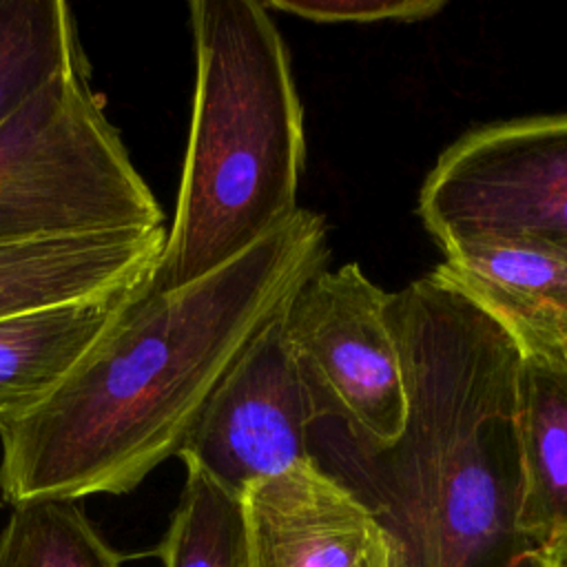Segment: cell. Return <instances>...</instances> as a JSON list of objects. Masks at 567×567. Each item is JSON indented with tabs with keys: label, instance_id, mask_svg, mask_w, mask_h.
<instances>
[{
	"label": "cell",
	"instance_id": "cell-18",
	"mask_svg": "<svg viewBox=\"0 0 567 567\" xmlns=\"http://www.w3.org/2000/svg\"><path fill=\"white\" fill-rule=\"evenodd\" d=\"M532 560H534V567H547V565H545V563H540L536 556H532Z\"/></svg>",
	"mask_w": 567,
	"mask_h": 567
},
{
	"label": "cell",
	"instance_id": "cell-6",
	"mask_svg": "<svg viewBox=\"0 0 567 567\" xmlns=\"http://www.w3.org/2000/svg\"><path fill=\"white\" fill-rule=\"evenodd\" d=\"M281 312L219 381L177 452L186 470L237 496L315 458L310 434L323 416L286 343Z\"/></svg>",
	"mask_w": 567,
	"mask_h": 567
},
{
	"label": "cell",
	"instance_id": "cell-1",
	"mask_svg": "<svg viewBox=\"0 0 567 567\" xmlns=\"http://www.w3.org/2000/svg\"><path fill=\"white\" fill-rule=\"evenodd\" d=\"M321 215L299 208L215 272L133 290L106 334L29 414L0 427V492L78 501L133 492L177 456L206 401L257 337L326 268Z\"/></svg>",
	"mask_w": 567,
	"mask_h": 567
},
{
	"label": "cell",
	"instance_id": "cell-9",
	"mask_svg": "<svg viewBox=\"0 0 567 567\" xmlns=\"http://www.w3.org/2000/svg\"><path fill=\"white\" fill-rule=\"evenodd\" d=\"M164 239L159 226L0 244V319L137 286Z\"/></svg>",
	"mask_w": 567,
	"mask_h": 567
},
{
	"label": "cell",
	"instance_id": "cell-16",
	"mask_svg": "<svg viewBox=\"0 0 567 567\" xmlns=\"http://www.w3.org/2000/svg\"><path fill=\"white\" fill-rule=\"evenodd\" d=\"M357 567H390V547L383 532L374 538V543L370 545V549L365 551Z\"/></svg>",
	"mask_w": 567,
	"mask_h": 567
},
{
	"label": "cell",
	"instance_id": "cell-14",
	"mask_svg": "<svg viewBox=\"0 0 567 567\" xmlns=\"http://www.w3.org/2000/svg\"><path fill=\"white\" fill-rule=\"evenodd\" d=\"M155 554L164 567H250L241 496L186 470L179 503Z\"/></svg>",
	"mask_w": 567,
	"mask_h": 567
},
{
	"label": "cell",
	"instance_id": "cell-5",
	"mask_svg": "<svg viewBox=\"0 0 567 567\" xmlns=\"http://www.w3.org/2000/svg\"><path fill=\"white\" fill-rule=\"evenodd\" d=\"M390 292L357 264L319 270L281 312L286 343L323 419L365 445L392 443L405 421V385L385 321Z\"/></svg>",
	"mask_w": 567,
	"mask_h": 567
},
{
	"label": "cell",
	"instance_id": "cell-4",
	"mask_svg": "<svg viewBox=\"0 0 567 567\" xmlns=\"http://www.w3.org/2000/svg\"><path fill=\"white\" fill-rule=\"evenodd\" d=\"M419 217L441 248L525 235L567 250V113L474 128L427 173Z\"/></svg>",
	"mask_w": 567,
	"mask_h": 567
},
{
	"label": "cell",
	"instance_id": "cell-13",
	"mask_svg": "<svg viewBox=\"0 0 567 567\" xmlns=\"http://www.w3.org/2000/svg\"><path fill=\"white\" fill-rule=\"evenodd\" d=\"M0 567H124L78 501L13 505L0 529Z\"/></svg>",
	"mask_w": 567,
	"mask_h": 567
},
{
	"label": "cell",
	"instance_id": "cell-12",
	"mask_svg": "<svg viewBox=\"0 0 567 567\" xmlns=\"http://www.w3.org/2000/svg\"><path fill=\"white\" fill-rule=\"evenodd\" d=\"M89 66L64 0H0V124L60 75Z\"/></svg>",
	"mask_w": 567,
	"mask_h": 567
},
{
	"label": "cell",
	"instance_id": "cell-19",
	"mask_svg": "<svg viewBox=\"0 0 567 567\" xmlns=\"http://www.w3.org/2000/svg\"><path fill=\"white\" fill-rule=\"evenodd\" d=\"M0 503H2V492H0Z\"/></svg>",
	"mask_w": 567,
	"mask_h": 567
},
{
	"label": "cell",
	"instance_id": "cell-2",
	"mask_svg": "<svg viewBox=\"0 0 567 567\" xmlns=\"http://www.w3.org/2000/svg\"><path fill=\"white\" fill-rule=\"evenodd\" d=\"M195 93L153 290L193 284L281 228L306 164L288 47L264 2L193 0Z\"/></svg>",
	"mask_w": 567,
	"mask_h": 567
},
{
	"label": "cell",
	"instance_id": "cell-7",
	"mask_svg": "<svg viewBox=\"0 0 567 567\" xmlns=\"http://www.w3.org/2000/svg\"><path fill=\"white\" fill-rule=\"evenodd\" d=\"M432 275L494 319L520 354L567 363V250L525 235L447 244Z\"/></svg>",
	"mask_w": 567,
	"mask_h": 567
},
{
	"label": "cell",
	"instance_id": "cell-10",
	"mask_svg": "<svg viewBox=\"0 0 567 567\" xmlns=\"http://www.w3.org/2000/svg\"><path fill=\"white\" fill-rule=\"evenodd\" d=\"M137 286L0 319V427L35 410L66 379Z\"/></svg>",
	"mask_w": 567,
	"mask_h": 567
},
{
	"label": "cell",
	"instance_id": "cell-8",
	"mask_svg": "<svg viewBox=\"0 0 567 567\" xmlns=\"http://www.w3.org/2000/svg\"><path fill=\"white\" fill-rule=\"evenodd\" d=\"M250 567H357L381 527L315 458L241 494Z\"/></svg>",
	"mask_w": 567,
	"mask_h": 567
},
{
	"label": "cell",
	"instance_id": "cell-15",
	"mask_svg": "<svg viewBox=\"0 0 567 567\" xmlns=\"http://www.w3.org/2000/svg\"><path fill=\"white\" fill-rule=\"evenodd\" d=\"M268 11L312 22H416L436 16L445 0H270Z\"/></svg>",
	"mask_w": 567,
	"mask_h": 567
},
{
	"label": "cell",
	"instance_id": "cell-17",
	"mask_svg": "<svg viewBox=\"0 0 567 567\" xmlns=\"http://www.w3.org/2000/svg\"><path fill=\"white\" fill-rule=\"evenodd\" d=\"M534 556L545 563L547 567H567V545L545 549V551H534Z\"/></svg>",
	"mask_w": 567,
	"mask_h": 567
},
{
	"label": "cell",
	"instance_id": "cell-11",
	"mask_svg": "<svg viewBox=\"0 0 567 567\" xmlns=\"http://www.w3.org/2000/svg\"><path fill=\"white\" fill-rule=\"evenodd\" d=\"M518 534L534 551L567 545V363L520 354Z\"/></svg>",
	"mask_w": 567,
	"mask_h": 567
},
{
	"label": "cell",
	"instance_id": "cell-3",
	"mask_svg": "<svg viewBox=\"0 0 567 567\" xmlns=\"http://www.w3.org/2000/svg\"><path fill=\"white\" fill-rule=\"evenodd\" d=\"M164 226L153 190L73 69L0 124V244Z\"/></svg>",
	"mask_w": 567,
	"mask_h": 567
}]
</instances>
